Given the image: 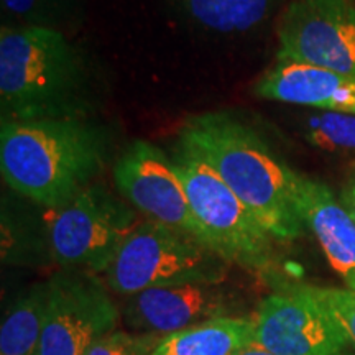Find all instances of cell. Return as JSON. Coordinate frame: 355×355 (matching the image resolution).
Segmentation results:
<instances>
[{
	"mask_svg": "<svg viewBox=\"0 0 355 355\" xmlns=\"http://www.w3.org/2000/svg\"><path fill=\"white\" fill-rule=\"evenodd\" d=\"M227 261L184 230L144 220L104 273L109 290L133 296L152 288L222 283Z\"/></svg>",
	"mask_w": 355,
	"mask_h": 355,
	"instance_id": "5",
	"label": "cell"
},
{
	"mask_svg": "<svg viewBox=\"0 0 355 355\" xmlns=\"http://www.w3.org/2000/svg\"><path fill=\"white\" fill-rule=\"evenodd\" d=\"M114 183L133 209L199 239L176 165L157 145L133 141L114 165Z\"/></svg>",
	"mask_w": 355,
	"mask_h": 355,
	"instance_id": "10",
	"label": "cell"
},
{
	"mask_svg": "<svg viewBox=\"0 0 355 355\" xmlns=\"http://www.w3.org/2000/svg\"><path fill=\"white\" fill-rule=\"evenodd\" d=\"M173 162L183 181L199 241L229 265L255 273L272 272L275 239L222 178L206 162L183 148Z\"/></svg>",
	"mask_w": 355,
	"mask_h": 355,
	"instance_id": "4",
	"label": "cell"
},
{
	"mask_svg": "<svg viewBox=\"0 0 355 355\" xmlns=\"http://www.w3.org/2000/svg\"><path fill=\"white\" fill-rule=\"evenodd\" d=\"M235 304L222 283H188L128 296L123 319L135 332L168 336L209 319L232 316Z\"/></svg>",
	"mask_w": 355,
	"mask_h": 355,
	"instance_id": "11",
	"label": "cell"
},
{
	"mask_svg": "<svg viewBox=\"0 0 355 355\" xmlns=\"http://www.w3.org/2000/svg\"><path fill=\"white\" fill-rule=\"evenodd\" d=\"M165 336L150 332L112 331L89 347L86 355H152Z\"/></svg>",
	"mask_w": 355,
	"mask_h": 355,
	"instance_id": "19",
	"label": "cell"
},
{
	"mask_svg": "<svg viewBox=\"0 0 355 355\" xmlns=\"http://www.w3.org/2000/svg\"><path fill=\"white\" fill-rule=\"evenodd\" d=\"M255 94L324 112L355 114V78L314 64L278 61L255 84Z\"/></svg>",
	"mask_w": 355,
	"mask_h": 355,
	"instance_id": "12",
	"label": "cell"
},
{
	"mask_svg": "<svg viewBox=\"0 0 355 355\" xmlns=\"http://www.w3.org/2000/svg\"><path fill=\"white\" fill-rule=\"evenodd\" d=\"M339 201L355 222V170L352 175L349 176V180L345 181L344 188H343V191H340Z\"/></svg>",
	"mask_w": 355,
	"mask_h": 355,
	"instance_id": "21",
	"label": "cell"
},
{
	"mask_svg": "<svg viewBox=\"0 0 355 355\" xmlns=\"http://www.w3.org/2000/svg\"><path fill=\"white\" fill-rule=\"evenodd\" d=\"M235 355H277V354L270 352L268 349L261 347L260 344L252 343V344H248L247 347H243L242 350H239V352L235 354Z\"/></svg>",
	"mask_w": 355,
	"mask_h": 355,
	"instance_id": "22",
	"label": "cell"
},
{
	"mask_svg": "<svg viewBox=\"0 0 355 355\" xmlns=\"http://www.w3.org/2000/svg\"><path fill=\"white\" fill-rule=\"evenodd\" d=\"M48 304V279L21 293L8 308L0 326V355H40Z\"/></svg>",
	"mask_w": 355,
	"mask_h": 355,
	"instance_id": "15",
	"label": "cell"
},
{
	"mask_svg": "<svg viewBox=\"0 0 355 355\" xmlns=\"http://www.w3.org/2000/svg\"><path fill=\"white\" fill-rule=\"evenodd\" d=\"M3 10L25 26L58 30L73 28L83 12V0H2Z\"/></svg>",
	"mask_w": 355,
	"mask_h": 355,
	"instance_id": "17",
	"label": "cell"
},
{
	"mask_svg": "<svg viewBox=\"0 0 355 355\" xmlns=\"http://www.w3.org/2000/svg\"><path fill=\"white\" fill-rule=\"evenodd\" d=\"M252 343H255L254 319L227 316L165 336L152 355H235Z\"/></svg>",
	"mask_w": 355,
	"mask_h": 355,
	"instance_id": "14",
	"label": "cell"
},
{
	"mask_svg": "<svg viewBox=\"0 0 355 355\" xmlns=\"http://www.w3.org/2000/svg\"><path fill=\"white\" fill-rule=\"evenodd\" d=\"M277 33L278 61L355 78V0H290Z\"/></svg>",
	"mask_w": 355,
	"mask_h": 355,
	"instance_id": "7",
	"label": "cell"
},
{
	"mask_svg": "<svg viewBox=\"0 0 355 355\" xmlns=\"http://www.w3.org/2000/svg\"><path fill=\"white\" fill-rule=\"evenodd\" d=\"M306 140L322 152H355V114L322 112L308 119L304 125Z\"/></svg>",
	"mask_w": 355,
	"mask_h": 355,
	"instance_id": "18",
	"label": "cell"
},
{
	"mask_svg": "<svg viewBox=\"0 0 355 355\" xmlns=\"http://www.w3.org/2000/svg\"><path fill=\"white\" fill-rule=\"evenodd\" d=\"M298 211L347 290L355 293V222L329 186L301 176Z\"/></svg>",
	"mask_w": 355,
	"mask_h": 355,
	"instance_id": "13",
	"label": "cell"
},
{
	"mask_svg": "<svg viewBox=\"0 0 355 355\" xmlns=\"http://www.w3.org/2000/svg\"><path fill=\"white\" fill-rule=\"evenodd\" d=\"M340 355H350V354H345V352H344V354H340Z\"/></svg>",
	"mask_w": 355,
	"mask_h": 355,
	"instance_id": "23",
	"label": "cell"
},
{
	"mask_svg": "<svg viewBox=\"0 0 355 355\" xmlns=\"http://www.w3.org/2000/svg\"><path fill=\"white\" fill-rule=\"evenodd\" d=\"M50 282V304L40 355H86L97 339L115 331L117 304L94 273L63 270Z\"/></svg>",
	"mask_w": 355,
	"mask_h": 355,
	"instance_id": "8",
	"label": "cell"
},
{
	"mask_svg": "<svg viewBox=\"0 0 355 355\" xmlns=\"http://www.w3.org/2000/svg\"><path fill=\"white\" fill-rule=\"evenodd\" d=\"M137 209L102 184H91L73 201L44 216V241L63 270L105 273L141 222Z\"/></svg>",
	"mask_w": 355,
	"mask_h": 355,
	"instance_id": "6",
	"label": "cell"
},
{
	"mask_svg": "<svg viewBox=\"0 0 355 355\" xmlns=\"http://www.w3.org/2000/svg\"><path fill=\"white\" fill-rule=\"evenodd\" d=\"M110 137L89 119L2 121L0 171L30 201L58 209L73 201L104 170Z\"/></svg>",
	"mask_w": 355,
	"mask_h": 355,
	"instance_id": "2",
	"label": "cell"
},
{
	"mask_svg": "<svg viewBox=\"0 0 355 355\" xmlns=\"http://www.w3.org/2000/svg\"><path fill=\"white\" fill-rule=\"evenodd\" d=\"M255 343L277 355H340L345 332L308 286H290L260 301Z\"/></svg>",
	"mask_w": 355,
	"mask_h": 355,
	"instance_id": "9",
	"label": "cell"
},
{
	"mask_svg": "<svg viewBox=\"0 0 355 355\" xmlns=\"http://www.w3.org/2000/svg\"><path fill=\"white\" fill-rule=\"evenodd\" d=\"M306 286L326 306L331 316L336 319L340 329L345 332L350 345L355 347V293L347 290V288H326L311 285Z\"/></svg>",
	"mask_w": 355,
	"mask_h": 355,
	"instance_id": "20",
	"label": "cell"
},
{
	"mask_svg": "<svg viewBox=\"0 0 355 355\" xmlns=\"http://www.w3.org/2000/svg\"><path fill=\"white\" fill-rule=\"evenodd\" d=\"M194 20L212 32L241 33L265 19L270 0H183Z\"/></svg>",
	"mask_w": 355,
	"mask_h": 355,
	"instance_id": "16",
	"label": "cell"
},
{
	"mask_svg": "<svg viewBox=\"0 0 355 355\" xmlns=\"http://www.w3.org/2000/svg\"><path fill=\"white\" fill-rule=\"evenodd\" d=\"M86 58L63 32L43 26H2V121L89 119L94 109Z\"/></svg>",
	"mask_w": 355,
	"mask_h": 355,
	"instance_id": "3",
	"label": "cell"
},
{
	"mask_svg": "<svg viewBox=\"0 0 355 355\" xmlns=\"http://www.w3.org/2000/svg\"><path fill=\"white\" fill-rule=\"evenodd\" d=\"M180 148L206 162L275 242L303 235L306 227L296 202L301 175L254 128L225 112L193 115L181 127Z\"/></svg>",
	"mask_w": 355,
	"mask_h": 355,
	"instance_id": "1",
	"label": "cell"
}]
</instances>
